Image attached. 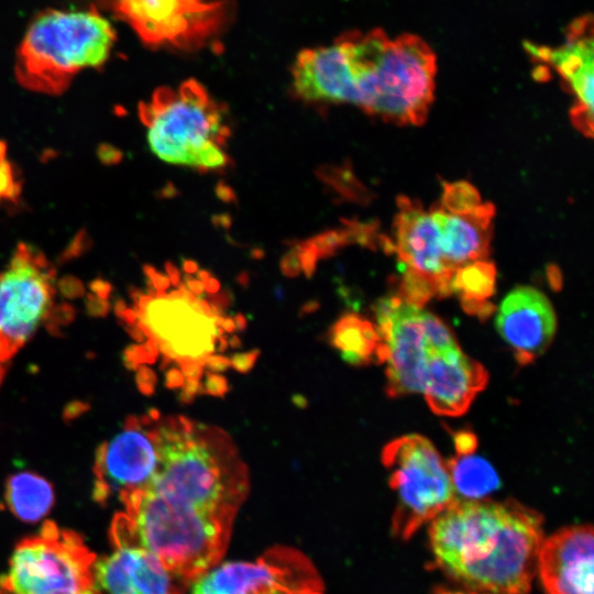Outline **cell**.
<instances>
[{"label": "cell", "instance_id": "6da1fadb", "mask_svg": "<svg viewBox=\"0 0 594 594\" xmlns=\"http://www.w3.org/2000/svg\"><path fill=\"white\" fill-rule=\"evenodd\" d=\"M542 516L516 501H455L429 529L435 564L468 587L527 594L543 541Z\"/></svg>", "mask_w": 594, "mask_h": 594}, {"label": "cell", "instance_id": "7a4b0ae2", "mask_svg": "<svg viewBox=\"0 0 594 594\" xmlns=\"http://www.w3.org/2000/svg\"><path fill=\"white\" fill-rule=\"evenodd\" d=\"M158 465L144 486L234 521L249 493V474L219 428L170 417L154 425Z\"/></svg>", "mask_w": 594, "mask_h": 594}, {"label": "cell", "instance_id": "3957f363", "mask_svg": "<svg viewBox=\"0 0 594 594\" xmlns=\"http://www.w3.org/2000/svg\"><path fill=\"white\" fill-rule=\"evenodd\" d=\"M123 512L111 526L113 547L135 546L155 556L183 582L217 565L233 521L142 487L119 496Z\"/></svg>", "mask_w": 594, "mask_h": 594}, {"label": "cell", "instance_id": "277c9868", "mask_svg": "<svg viewBox=\"0 0 594 594\" xmlns=\"http://www.w3.org/2000/svg\"><path fill=\"white\" fill-rule=\"evenodd\" d=\"M116 41L112 24L94 4L86 10H44L18 47L15 77L29 90L59 95L79 72L102 66Z\"/></svg>", "mask_w": 594, "mask_h": 594}, {"label": "cell", "instance_id": "5b68a950", "mask_svg": "<svg viewBox=\"0 0 594 594\" xmlns=\"http://www.w3.org/2000/svg\"><path fill=\"white\" fill-rule=\"evenodd\" d=\"M436 55L419 36L373 35L355 74V106L395 124H421L433 100Z\"/></svg>", "mask_w": 594, "mask_h": 594}, {"label": "cell", "instance_id": "8992f818", "mask_svg": "<svg viewBox=\"0 0 594 594\" xmlns=\"http://www.w3.org/2000/svg\"><path fill=\"white\" fill-rule=\"evenodd\" d=\"M139 114L151 151L164 162L201 170L227 164L222 147L230 131L224 112L195 79L178 90L157 89L148 102L140 103Z\"/></svg>", "mask_w": 594, "mask_h": 594}, {"label": "cell", "instance_id": "52a82bcc", "mask_svg": "<svg viewBox=\"0 0 594 594\" xmlns=\"http://www.w3.org/2000/svg\"><path fill=\"white\" fill-rule=\"evenodd\" d=\"M81 536L46 521L14 549L0 587L10 594H101Z\"/></svg>", "mask_w": 594, "mask_h": 594}, {"label": "cell", "instance_id": "ba28073f", "mask_svg": "<svg viewBox=\"0 0 594 594\" xmlns=\"http://www.w3.org/2000/svg\"><path fill=\"white\" fill-rule=\"evenodd\" d=\"M133 306L120 304L118 312L128 323L131 336L139 342L153 341L163 354V366L175 360H204L216 349L223 330L217 326L216 316L205 315L184 284L170 293L136 289Z\"/></svg>", "mask_w": 594, "mask_h": 594}, {"label": "cell", "instance_id": "9c48e42d", "mask_svg": "<svg viewBox=\"0 0 594 594\" xmlns=\"http://www.w3.org/2000/svg\"><path fill=\"white\" fill-rule=\"evenodd\" d=\"M382 461L397 495L392 531L399 539H409L457 501L447 462L427 438L394 439L384 447Z\"/></svg>", "mask_w": 594, "mask_h": 594}, {"label": "cell", "instance_id": "30bf717a", "mask_svg": "<svg viewBox=\"0 0 594 594\" xmlns=\"http://www.w3.org/2000/svg\"><path fill=\"white\" fill-rule=\"evenodd\" d=\"M128 24L148 47L197 51L213 43L233 19V0H92Z\"/></svg>", "mask_w": 594, "mask_h": 594}, {"label": "cell", "instance_id": "8fae6325", "mask_svg": "<svg viewBox=\"0 0 594 594\" xmlns=\"http://www.w3.org/2000/svg\"><path fill=\"white\" fill-rule=\"evenodd\" d=\"M375 316L386 363L387 394H422L429 360L437 351L458 343L452 332L437 316L399 296L381 299Z\"/></svg>", "mask_w": 594, "mask_h": 594}, {"label": "cell", "instance_id": "7c38bea8", "mask_svg": "<svg viewBox=\"0 0 594 594\" xmlns=\"http://www.w3.org/2000/svg\"><path fill=\"white\" fill-rule=\"evenodd\" d=\"M56 273L45 255L20 243L0 272V342L13 356L54 307Z\"/></svg>", "mask_w": 594, "mask_h": 594}, {"label": "cell", "instance_id": "4fadbf2b", "mask_svg": "<svg viewBox=\"0 0 594 594\" xmlns=\"http://www.w3.org/2000/svg\"><path fill=\"white\" fill-rule=\"evenodd\" d=\"M190 594H323V584L302 552L276 546L255 561L218 563L194 581Z\"/></svg>", "mask_w": 594, "mask_h": 594}, {"label": "cell", "instance_id": "5bb4252c", "mask_svg": "<svg viewBox=\"0 0 594 594\" xmlns=\"http://www.w3.org/2000/svg\"><path fill=\"white\" fill-rule=\"evenodd\" d=\"M397 202L392 251L405 267L400 285L430 298L449 295L453 272L442 256L436 222L418 201L400 197Z\"/></svg>", "mask_w": 594, "mask_h": 594}, {"label": "cell", "instance_id": "9a60e30c", "mask_svg": "<svg viewBox=\"0 0 594 594\" xmlns=\"http://www.w3.org/2000/svg\"><path fill=\"white\" fill-rule=\"evenodd\" d=\"M148 415L130 417L123 429L96 452L92 496L99 503L144 487L158 465L154 424Z\"/></svg>", "mask_w": 594, "mask_h": 594}, {"label": "cell", "instance_id": "2e32d148", "mask_svg": "<svg viewBox=\"0 0 594 594\" xmlns=\"http://www.w3.org/2000/svg\"><path fill=\"white\" fill-rule=\"evenodd\" d=\"M593 535L591 525H578L542 541L537 571L546 594H593Z\"/></svg>", "mask_w": 594, "mask_h": 594}, {"label": "cell", "instance_id": "e0dca14e", "mask_svg": "<svg viewBox=\"0 0 594 594\" xmlns=\"http://www.w3.org/2000/svg\"><path fill=\"white\" fill-rule=\"evenodd\" d=\"M496 328L521 365L540 356L550 345L557 317L549 299L538 289L521 286L502 301Z\"/></svg>", "mask_w": 594, "mask_h": 594}, {"label": "cell", "instance_id": "ac0fdd59", "mask_svg": "<svg viewBox=\"0 0 594 594\" xmlns=\"http://www.w3.org/2000/svg\"><path fill=\"white\" fill-rule=\"evenodd\" d=\"M536 57L548 61L576 97L570 112L576 129L586 136L593 134V84L594 46L592 15H582L573 21L565 42L556 50L529 45Z\"/></svg>", "mask_w": 594, "mask_h": 594}, {"label": "cell", "instance_id": "d6986e66", "mask_svg": "<svg viewBox=\"0 0 594 594\" xmlns=\"http://www.w3.org/2000/svg\"><path fill=\"white\" fill-rule=\"evenodd\" d=\"M488 381V373L459 344L437 351L429 360L424 392L430 409L440 416L463 415Z\"/></svg>", "mask_w": 594, "mask_h": 594}, {"label": "cell", "instance_id": "ffe728a7", "mask_svg": "<svg viewBox=\"0 0 594 594\" xmlns=\"http://www.w3.org/2000/svg\"><path fill=\"white\" fill-rule=\"evenodd\" d=\"M96 581L101 594H180L176 581L163 563L135 546H117L111 554L96 561Z\"/></svg>", "mask_w": 594, "mask_h": 594}, {"label": "cell", "instance_id": "44dd1931", "mask_svg": "<svg viewBox=\"0 0 594 594\" xmlns=\"http://www.w3.org/2000/svg\"><path fill=\"white\" fill-rule=\"evenodd\" d=\"M429 213L439 230L444 262L453 273L465 264L487 258L493 205L482 202L468 212H450L438 206Z\"/></svg>", "mask_w": 594, "mask_h": 594}, {"label": "cell", "instance_id": "7402d4cb", "mask_svg": "<svg viewBox=\"0 0 594 594\" xmlns=\"http://www.w3.org/2000/svg\"><path fill=\"white\" fill-rule=\"evenodd\" d=\"M329 339L351 365L383 363V345L376 327L355 314L342 316L331 327Z\"/></svg>", "mask_w": 594, "mask_h": 594}, {"label": "cell", "instance_id": "603a6c76", "mask_svg": "<svg viewBox=\"0 0 594 594\" xmlns=\"http://www.w3.org/2000/svg\"><path fill=\"white\" fill-rule=\"evenodd\" d=\"M4 501L11 513L26 522H36L51 510L54 491L43 476L23 471L9 476Z\"/></svg>", "mask_w": 594, "mask_h": 594}, {"label": "cell", "instance_id": "cb8c5ba5", "mask_svg": "<svg viewBox=\"0 0 594 594\" xmlns=\"http://www.w3.org/2000/svg\"><path fill=\"white\" fill-rule=\"evenodd\" d=\"M496 268L487 260L459 267L450 280V294L460 296L463 308L479 316L488 315L493 307L488 298L495 289Z\"/></svg>", "mask_w": 594, "mask_h": 594}, {"label": "cell", "instance_id": "d4e9b609", "mask_svg": "<svg viewBox=\"0 0 594 594\" xmlns=\"http://www.w3.org/2000/svg\"><path fill=\"white\" fill-rule=\"evenodd\" d=\"M454 492L465 498L477 501L499 487V479L484 459L470 454H458L447 462Z\"/></svg>", "mask_w": 594, "mask_h": 594}, {"label": "cell", "instance_id": "484cf974", "mask_svg": "<svg viewBox=\"0 0 594 594\" xmlns=\"http://www.w3.org/2000/svg\"><path fill=\"white\" fill-rule=\"evenodd\" d=\"M482 204L477 190L466 182L444 183L439 205L450 212H468Z\"/></svg>", "mask_w": 594, "mask_h": 594}, {"label": "cell", "instance_id": "4316f807", "mask_svg": "<svg viewBox=\"0 0 594 594\" xmlns=\"http://www.w3.org/2000/svg\"><path fill=\"white\" fill-rule=\"evenodd\" d=\"M21 194V183L13 165L7 158L0 160V202L13 201Z\"/></svg>", "mask_w": 594, "mask_h": 594}, {"label": "cell", "instance_id": "83f0119b", "mask_svg": "<svg viewBox=\"0 0 594 594\" xmlns=\"http://www.w3.org/2000/svg\"><path fill=\"white\" fill-rule=\"evenodd\" d=\"M229 391L230 387L224 376L210 372L206 374L202 392L212 396L223 397Z\"/></svg>", "mask_w": 594, "mask_h": 594}, {"label": "cell", "instance_id": "f1b7e54d", "mask_svg": "<svg viewBox=\"0 0 594 594\" xmlns=\"http://www.w3.org/2000/svg\"><path fill=\"white\" fill-rule=\"evenodd\" d=\"M260 350L254 349L248 352L235 353L230 359L231 366L240 373H248L254 366L260 356Z\"/></svg>", "mask_w": 594, "mask_h": 594}, {"label": "cell", "instance_id": "f546056e", "mask_svg": "<svg viewBox=\"0 0 594 594\" xmlns=\"http://www.w3.org/2000/svg\"><path fill=\"white\" fill-rule=\"evenodd\" d=\"M136 370V383L140 391L147 395L152 394L156 383L155 373L147 366H140Z\"/></svg>", "mask_w": 594, "mask_h": 594}, {"label": "cell", "instance_id": "4dcf8cb0", "mask_svg": "<svg viewBox=\"0 0 594 594\" xmlns=\"http://www.w3.org/2000/svg\"><path fill=\"white\" fill-rule=\"evenodd\" d=\"M454 443L458 454H470L476 448V438L466 431H460L454 436Z\"/></svg>", "mask_w": 594, "mask_h": 594}, {"label": "cell", "instance_id": "1f68e13d", "mask_svg": "<svg viewBox=\"0 0 594 594\" xmlns=\"http://www.w3.org/2000/svg\"><path fill=\"white\" fill-rule=\"evenodd\" d=\"M199 392H202V385L198 380L185 378L179 398L183 403L189 404Z\"/></svg>", "mask_w": 594, "mask_h": 594}, {"label": "cell", "instance_id": "d6a6232c", "mask_svg": "<svg viewBox=\"0 0 594 594\" xmlns=\"http://www.w3.org/2000/svg\"><path fill=\"white\" fill-rule=\"evenodd\" d=\"M204 366H206L210 373H223L231 366L230 359L223 355H208L204 360Z\"/></svg>", "mask_w": 594, "mask_h": 594}, {"label": "cell", "instance_id": "836d02e7", "mask_svg": "<svg viewBox=\"0 0 594 594\" xmlns=\"http://www.w3.org/2000/svg\"><path fill=\"white\" fill-rule=\"evenodd\" d=\"M182 369V373L184 374L185 378H193L200 381L202 376V367L204 364L196 361H180L178 362Z\"/></svg>", "mask_w": 594, "mask_h": 594}, {"label": "cell", "instance_id": "e575fe53", "mask_svg": "<svg viewBox=\"0 0 594 594\" xmlns=\"http://www.w3.org/2000/svg\"><path fill=\"white\" fill-rule=\"evenodd\" d=\"M185 376L177 367H170L165 374V385L167 388L174 389L183 386Z\"/></svg>", "mask_w": 594, "mask_h": 594}, {"label": "cell", "instance_id": "d590c367", "mask_svg": "<svg viewBox=\"0 0 594 594\" xmlns=\"http://www.w3.org/2000/svg\"><path fill=\"white\" fill-rule=\"evenodd\" d=\"M185 286L186 288L194 295V296H198L200 297L204 292H205V286H204V283L201 280H199L198 278H193V277H189L187 276L186 279H185Z\"/></svg>", "mask_w": 594, "mask_h": 594}, {"label": "cell", "instance_id": "8d00e7d4", "mask_svg": "<svg viewBox=\"0 0 594 594\" xmlns=\"http://www.w3.org/2000/svg\"><path fill=\"white\" fill-rule=\"evenodd\" d=\"M11 358H12L11 354L7 351V349L0 342V385L4 377L6 365Z\"/></svg>", "mask_w": 594, "mask_h": 594}, {"label": "cell", "instance_id": "74e56055", "mask_svg": "<svg viewBox=\"0 0 594 594\" xmlns=\"http://www.w3.org/2000/svg\"><path fill=\"white\" fill-rule=\"evenodd\" d=\"M219 327L227 332H232L235 330L234 321L230 317H222Z\"/></svg>", "mask_w": 594, "mask_h": 594}, {"label": "cell", "instance_id": "f35d334b", "mask_svg": "<svg viewBox=\"0 0 594 594\" xmlns=\"http://www.w3.org/2000/svg\"><path fill=\"white\" fill-rule=\"evenodd\" d=\"M205 289L210 293L215 294L219 289V283L216 280V278L210 277L204 283Z\"/></svg>", "mask_w": 594, "mask_h": 594}, {"label": "cell", "instance_id": "ab89813d", "mask_svg": "<svg viewBox=\"0 0 594 594\" xmlns=\"http://www.w3.org/2000/svg\"><path fill=\"white\" fill-rule=\"evenodd\" d=\"M232 319L237 330L243 331L246 328V319L242 314H237Z\"/></svg>", "mask_w": 594, "mask_h": 594}, {"label": "cell", "instance_id": "60d3db41", "mask_svg": "<svg viewBox=\"0 0 594 594\" xmlns=\"http://www.w3.org/2000/svg\"><path fill=\"white\" fill-rule=\"evenodd\" d=\"M319 305L318 302H308V304H305L304 307H302V311L305 314H310L312 311H315L316 309H318Z\"/></svg>", "mask_w": 594, "mask_h": 594}, {"label": "cell", "instance_id": "b9f144b4", "mask_svg": "<svg viewBox=\"0 0 594 594\" xmlns=\"http://www.w3.org/2000/svg\"><path fill=\"white\" fill-rule=\"evenodd\" d=\"M184 270L187 272V273H194L197 271V264L193 261H186L184 262Z\"/></svg>", "mask_w": 594, "mask_h": 594}, {"label": "cell", "instance_id": "7bdbcfd3", "mask_svg": "<svg viewBox=\"0 0 594 594\" xmlns=\"http://www.w3.org/2000/svg\"><path fill=\"white\" fill-rule=\"evenodd\" d=\"M294 403L296 406L304 408L307 406V400L301 395H295Z\"/></svg>", "mask_w": 594, "mask_h": 594}, {"label": "cell", "instance_id": "ee69618b", "mask_svg": "<svg viewBox=\"0 0 594 594\" xmlns=\"http://www.w3.org/2000/svg\"><path fill=\"white\" fill-rule=\"evenodd\" d=\"M228 343H229L231 346H233V348H239V346H241V341H240V339H239L237 336L232 337V338L228 341Z\"/></svg>", "mask_w": 594, "mask_h": 594}, {"label": "cell", "instance_id": "f6af8a7d", "mask_svg": "<svg viewBox=\"0 0 594 594\" xmlns=\"http://www.w3.org/2000/svg\"><path fill=\"white\" fill-rule=\"evenodd\" d=\"M436 594H475V593H461V592H452L444 588H438L436 591Z\"/></svg>", "mask_w": 594, "mask_h": 594}, {"label": "cell", "instance_id": "bcb514c9", "mask_svg": "<svg viewBox=\"0 0 594 594\" xmlns=\"http://www.w3.org/2000/svg\"><path fill=\"white\" fill-rule=\"evenodd\" d=\"M6 144L4 142L0 141V160L6 158Z\"/></svg>", "mask_w": 594, "mask_h": 594}]
</instances>
